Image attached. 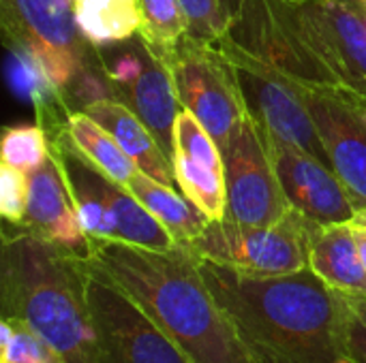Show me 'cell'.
Segmentation results:
<instances>
[{
	"instance_id": "cell-15",
	"label": "cell",
	"mask_w": 366,
	"mask_h": 363,
	"mask_svg": "<svg viewBox=\"0 0 366 363\" xmlns=\"http://www.w3.org/2000/svg\"><path fill=\"white\" fill-rule=\"evenodd\" d=\"M118 101L127 103L139 116V120L150 128L161 150L172 160L174 126L182 107L174 88L169 64L163 62L148 45L142 73L131 83L118 88Z\"/></svg>"
},
{
	"instance_id": "cell-5",
	"label": "cell",
	"mask_w": 366,
	"mask_h": 363,
	"mask_svg": "<svg viewBox=\"0 0 366 363\" xmlns=\"http://www.w3.org/2000/svg\"><path fill=\"white\" fill-rule=\"evenodd\" d=\"M187 246L202 259L244 274L281 276L309 267L307 218L294 208L268 227L240 225L232 218L208 223Z\"/></svg>"
},
{
	"instance_id": "cell-29",
	"label": "cell",
	"mask_w": 366,
	"mask_h": 363,
	"mask_svg": "<svg viewBox=\"0 0 366 363\" xmlns=\"http://www.w3.org/2000/svg\"><path fill=\"white\" fill-rule=\"evenodd\" d=\"M360 9H362V15H365V24H366V2H360Z\"/></svg>"
},
{
	"instance_id": "cell-22",
	"label": "cell",
	"mask_w": 366,
	"mask_h": 363,
	"mask_svg": "<svg viewBox=\"0 0 366 363\" xmlns=\"http://www.w3.org/2000/svg\"><path fill=\"white\" fill-rule=\"evenodd\" d=\"M49 156V141L45 131L34 124H15L2 128L0 158L2 165L15 167L26 175L34 173Z\"/></svg>"
},
{
	"instance_id": "cell-24",
	"label": "cell",
	"mask_w": 366,
	"mask_h": 363,
	"mask_svg": "<svg viewBox=\"0 0 366 363\" xmlns=\"http://www.w3.org/2000/svg\"><path fill=\"white\" fill-rule=\"evenodd\" d=\"M187 17V39L204 45H219L232 30L234 17L223 0H178Z\"/></svg>"
},
{
	"instance_id": "cell-23",
	"label": "cell",
	"mask_w": 366,
	"mask_h": 363,
	"mask_svg": "<svg viewBox=\"0 0 366 363\" xmlns=\"http://www.w3.org/2000/svg\"><path fill=\"white\" fill-rule=\"evenodd\" d=\"M0 363H66L43 336L24 321L0 317Z\"/></svg>"
},
{
	"instance_id": "cell-10",
	"label": "cell",
	"mask_w": 366,
	"mask_h": 363,
	"mask_svg": "<svg viewBox=\"0 0 366 363\" xmlns=\"http://www.w3.org/2000/svg\"><path fill=\"white\" fill-rule=\"evenodd\" d=\"M227 178V216L240 225L268 227L292 210L268 143L266 126L251 113L223 150Z\"/></svg>"
},
{
	"instance_id": "cell-28",
	"label": "cell",
	"mask_w": 366,
	"mask_h": 363,
	"mask_svg": "<svg viewBox=\"0 0 366 363\" xmlns=\"http://www.w3.org/2000/svg\"><path fill=\"white\" fill-rule=\"evenodd\" d=\"M242 2L244 0H223V4H225V9L229 11V15L236 19V15L240 13V9H242Z\"/></svg>"
},
{
	"instance_id": "cell-9",
	"label": "cell",
	"mask_w": 366,
	"mask_h": 363,
	"mask_svg": "<svg viewBox=\"0 0 366 363\" xmlns=\"http://www.w3.org/2000/svg\"><path fill=\"white\" fill-rule=\"evenodd\" d=\"M305 43L343 92L366 105V24L360 0H285Z\"/></svg>"
},
{
	"instance_id": "cell-26",
	"label": "cell",
	"mask_w": 366,
	"mask_h": 363,
	"mask_svg": "<svg viewBox=\"0 0 366 363\" xmlns=\"http://www.w3.org/2000/svg\"><path fill=\"white\" fill-rule=\"evenodd\" d=\"M28 212V175L0 165V214L6 225H21Z\"/></svg>"
},
{
	"instance_id": "cell-1",
	"label": "cell",
	"mask_w": 366,
	"mask_h": 363,
	"mask_svg": "<svg viewBox=\"0 0 366 363\" xmlns=\"http://www.w3.org/2000/svg\"><path fill=\"white\" fill-rule=\"evenodd\" d=\"M197 259L249 362L345 363L339 344L341 293L311 267L259 276Z\"/></svg>"
},
{
	"instance_id": "cell-20",
	"label": "cell",
	"mask_w": 366,
	"mask_h": 363,
	"mask_svg": "<svg viewBox=\"0 0 366 363\" xmlns=\"http://www.w3.org/2000/svg\"><path fill=\"white\" fill-rule=\"evenodd\" d=\"M66 135L71 143L109 180L127 186L131 175L137 171L133 158L122 145L86 111H71L66 120Z\"/></svg>"
},
{
	"instance_id": "cell-16",
	"label": "cell",
	"mask_w": 366,
	"mask_h": 363,
	"mask_svg": "<svg viewBox=\"0 0 366 363\" xmlns=\"http://www.w3.org/2000/svg\"><path fill=\"white\" fill-rule=\"evenodd\" d=\"M309 267L335 291L366 297V270L350 223L307 220Z\"/></svg>"
},
{
	"instance_id": "cell-7",
	"label": "cell",
	"mask_w": 366,
	"mask_h": 363,
	"mask_svg": "<svg viewBox=\"0 0 366 363\" xmlns=\"http://www.w3.org/2000/svg\"><path fill=\"white\" fill-rule=\"evenodd\" d=\"M169 71L180 107L202 122L223 152L249 113L232 62L219 45H204L184 36Z\"/></svg>"
},
{
	"instance_id": "cell-11",
	"label": "cell",
	"mask_w": 366,
	"mask_h": 363,
	"mask_svg": "<svg viewBox=\"0 0 366 363\" xmlns=\"http://www.w3.org/2000/svg\"><path fill=\"white\" fill-rule=\"evenodd\" d=\"M268 143L283 193L298 214L320 225L354 220L360 205L330 165L270 131Z\"/></svg>"
},
{
	"instance_id": "cell-27",
	"label": "cell",
	"mask_w": 366,
	"mask_h": 363,
	"mask_svg": "<svg viewBox=\"0 0 366 363\" xmlns=\"http://www.w3.org/2000/svg\"><path fill=\"white\" fill-rule=\"evenodd\" d=\"M350 225L354 229V235H356V242H358V248H360L362 263H365L366 270V208L358 210V214L354 216V220H350Z\"/></svg>"
},
{
	"instance_id": "cell-3",
	"label": "cell",
	"mask_w": 366,
	"mask_h": 363,
	"mask_svg": "<svg viewBox=\"0 0 366 363\" xmlns=\"http://www.w3.org/2000/svg\"><path fill=\"white\" fill-rule=\"evenodd\" d=\"M86 280L84 255L15 225L4 229L0 317L30 325L66 363H94L97 357Z\"/></svg>"
},
{
	"instance_id": "cell-14",
	"label": "cell",
	"mask_w": 366,
	"mask_h": 363,
	"mask_svg": "<svg viewBox=\"0 0 366 363\" xmlns=\"http://www.w3.org/2000/svg\"><path fill=\"white\" fill-rule=\"evenodd\" d=\"M66 250L88 255V237L79 225L73 195L58 158L49 152L47 160L28 175V212L21 225Z\"/></svg>"
},
{
	"instance_id": "cell-18",
	"label": "cell",
	"mask_w": 366,
	"mask_h": 363,
	"mask_svg": "<svg viewBox=\"0 0 366 363\" xmlns=\"http://www.w3.org/2000/svg\"><path fill=\"white\" fill-rule=\"evenodd\" d=\"M127 188L182 246L197 240L210 223L199 210L193 208V203L182 193H178L174 186H167L150 178L139 169L131 175Z\"/></svg>"
},
{
	"instance_id": "cell-2",
	"label": "cell",
	"mask_w": 366,
	"mask_h": 363,
	"mask_svg": "<svg viewBox=\"0 0 366 363\" xmlns=\"http://www.w3.org/2000/svg\"><path fill=\"white\" fill-rule=\"evenodd\" d=\"M86 259L122 289L193 363H251L189 246L154 250L88 242Z\"/></svg>"
},
{
	"instance_id": "cell-19",
	"label": "cell",
	"mask_w": 366,
	"mask_h": 363,
	"mask_svg": "<svg viewBox=\"0 0 366 363\" xmlns=\"http://www.w3.org/2000/svg\"><path fill=\"white\" fill-rule=\"evenodd\" d=\"M75 19L97 47L124 43L139 34L142 0H75Z\"/></svg>"
},
{
	"instance_id": "cell-25",
	"label": "cell",
	"mask_w": 366,
	"mask_h": 363,
	"mask_svg": "<svg viewBox=\"0 0 366 363\" xmlns=\"http://www.w3.org/2000/svg\"><path fill=\"white\" fill-rule=\"evenodd\" d=\"M339 344L345 363H366V297L341 293Z\"/></svg>"
},
{
	"instance_id": "cell-17",
	"label": "cell",
	"mask_w": 366,
	"mask_h": 363,
	"mask_svg": "<svg viewBox=\"0 0 366 363\" xmlns=\"http://www.w3.org/2000/svg\"><path fill=\"white\" fill-rule=\"evenodd\" d=\"M92 120H97L107 133L114 135V139L122 145V150L133 158L139 171L148 173L150 178L167 184H176L174 165L167 158V154L161 150L159 141L150 133V128L139 120V116L122 101L107 98L90 105L84 109Z\"/></svg>"
},
{
	"instance_id": "cell-13",
	"label": "cell",
	"mask_w": 366,
	"mask_h": 363,
	"mask_svg": "<svg viewBox=\"0 0 366 363\" xmlns=\"http://www.w3.org/2000/svg\"><path fill=\"white\" fill-rule=\"evenodd\" d=\"M302 98L313 113L332 169L362 210L366 208V120L362 103L345 94L309 88H302Z\"/></svg>"
},
{
	"instance_id": "cell-6",
	"label": "cell",
	"mask_w": 366,
	"mask_h": 363,
	"mask_svg": "<svg viewBox=\"0 0 366 363\" xmlns=\"http://www.w3.org/2000/svg\"><path fill=\"white\" fill-rule=\"evenodd\" d=\"M86 295L94 327V363H193L148 315L88 259Z\"/></svg>"
},
{
	"instance_id": "cell-12",
	"label": "cell",
	"mask_w": 366,
	"mask_h": 363,
	"mask_svg": "<svg viewBox=\"0 0 366 363\" xmlns=\"http://www.w3.org/2000/svg\"><path fill=\"white\" fill-rule=\"evenodd\" d=\"M176 184L180 193L210 223L227 216V178L225 160L214 137L189 111L180 109L174 126Z\"/></svg>"
},
{
	"instance_id": "cell-4",
	"label": "cell",
	"mask_w": 366,
	"mask_h": 363,
	"mask_svg": "<svg viewBox=\"0 0 366 363\" xmlns=\"http://www.w3.org/2000/svg\"><path fill=\"white\" fill-rule=\"evenodd\" d=\"M0 28L6 49L30 53L60 90L101 51L79 30L75 0H0Z\"/></svg>"
},
{
	"instance_id": "cell-8",
	"label": "cell",
	"mask_w": 366,
	"mask_h": 363,
	"mask_svg": "<svg viewBox=\"0 0 366 363\" xmlns=\"http://www.w3.org/2000/svg\"><path fill=\"white\" fill-rule=\"evenodd\" d=\"M219 47L234 66L249 113L279 139L294 143L330 165V156L313 113L302 98V86L294 83L264 60L240 47L229 39V34L219 43Z\"/></svg>"
},
{
	"instance_id": "cell-30",
	"label": "cell",
	"mask_w": 366,
	"mask_h": 363,
	"mask_svg": "<svg viewBox=\"0 0 366 363\" xmlns=\"http://www.w3.org/2000/svg\"><path fill=\"white\" fill-rule=\"evenodd\" d=\"M362 113H365V120H366V105H362Z\"/></svg>"
},
{
	"instance_id": "cell-21",
	"label": "cell",
	"mask_w": 366,
	"mask_h": 363,
	"mask_svg": "<svg viewBox=\"0 0 366 363\" xmlns=\"http://www.w3.org/2000/svg\"><path fill=\"white\" fill-rule=\"evenodd\" d=\"M163 62H172L187 36V17L178 0H142V26L137 34Z\"/></svg>"
}]
</instances>
